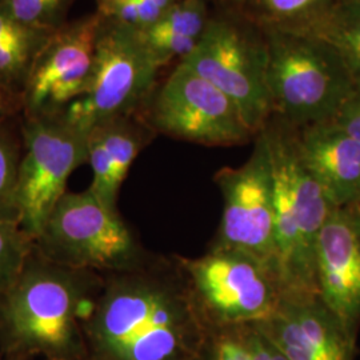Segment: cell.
Instances as JSON below:
<instances>
[{"mask_svg":"<svg viewBox=\"0 0 360 360\" xmlns=\"http://www.w3.org/2000/svg\"><path fill=\"white\" fill-rule=\"evenodd\" d=\"M210 19L206 0H178L155 26L141 32L200 39Z\"/></svg>","mask_w":360,"mask_h":360,"instance_id":"obj_22","label":"cell"},{"mask_svg":"<svg viewBox=\"0 0 360 360\" xmlns=\"http://www.w3.org/2000/svg\"><path fill=\"white\" fill-rule=\"evenodd\" d=\"M339 0H247L257 26L306 32L319 23Z\"/></svg>","mask_w":360,"mask_h":360,"instance_id":"obj_18","label":"cell"},{"mask_svg":"<svg viewBox=\"0 0 360 360\" xmlns=\"http://www.w3.org/2000/svg\"><path fill=\"white\" fill-rule=\"evenodd\" d=\"M22 116L20 98L0 87V123Z\"/></svg>","mask_w":360,"mask_h":360,"instance_id":"obj_27","label":"cell"},{"mask_svg":"<svg viewBox=\"0 0 360 360\" xmlns=\"http://www.w3.org/2000/svg\"><path fill=\"white\" fill-rule=\"evenodd\" d=\"M319 297L348 336L360 326V206L335 207L323 226L316 257Z\"/></svg>","mask_w":360,"mask_h":360,"instance_id":"obj_13","label":"cell"},{"mask_svg":"<svg viewBox=\"0 0 360 360\" xmlns=\"http://www.w3.org/2000/svg\"><path fill=\"white\" fill-rule=\"evenodd\" d=\"M232 1H235V3H239V4H245L247 0H232Z\"/></svg>","mask_w":360,"mask_h":360,"instance_id":"obj_29","label":"cell"},{"mask_svg":"<svg viewBox=\"0 0 360 360\" xmlns=\"http://www.w3.org/2000/svg\"><path fill=\"white\" fill-rule=\"evenodd\" d=\"M178 0H124L103 16L120 26L146 31L155 26Z\"/></svg>","mask_w":360,"mask_h":360,"instance_id":"obj_23","label":"cell"},{"mask_svg":"<svg viewBox=\"0 0 360 360\" xmlns=\"http://www.w3.org/2000/svg\"><path fill=\"white\" fill-rule=\"evenodd\" d=\"M124 0H98V13L102 16H107L111 13L116 6H119L120 3H123Z\"/></svg>","mask_w":360,"mask_h":360,"instance_id":"obj_28","label":"cell"},{"mask_svg":"<svg viewBox=\"0 0 360 360\" xmlns=\"http://www.w3.org/2000/svg\"><path fill=\"white\" fill-rule=\"evenodd\" d=\"M288 360H354L355 345L321 297L285 300L252 323Z\"/></svg>","mask_w":360,"mask_h":360,"instance_id":"obj_14","label":"cell"},{"mask_svg":"<svg viewBox=\"0 0 360 360\" xmlns=\"http://www.w3.org/2000/svg\"><path fill=\"white\" fill-rule=\"evenodd\" d=\"M262 131L269 146L274 179L276 272L283 299L319 297L318 243L335 207L300 159L296 127L275 116Z\"/></svg>","mask_w":360,"mask_h":360,"instance_id":"obj_3","label":"cell"},{"mask_svg":"<svg viewBox=\"0 0 360 360\" xmlns=\"http://www.w3.org/2000/svg\"><path fill=\"white\" fill-rule=\"evenodd\" d=\"M77 0H0V6L26 26L55 32L67 23Z\"/></svg>","mask_w":360,"mask_h":360,"instance_id":"obj_21","label":"cell"},{"mask_svg":"<svg viewBox=\"0 0 360 360\" xmlns=\"http://www.w3.org/2000/svg\"><path fill=\"white\" fill-rule=\"evenodd\" d=\"M178 259L210 328L264 321L283 300L275 271L245 251L210 247L202 257Z\"/></svg>","mask_w":360,"mask_h":360,"instance_id":"obj_7","label":"cell"},{"mask_svg":"<svg viewBox=\"0 0 360 360\" xmlns=\"http://www.w3.org/2000/svg\"><path fill=\"white\" fill-rule=\"evenodd\" d=\"M35 250L53 263L111 275L131 270L150 254L120 217L91 193H67L53 207Z\"/></svg>","mask_w":360,"mask_h":360,"instance_id":"obj_5","label":"cell"},{"mask_svg":"<svg viewBox=\"0 0 360 360\" xmlns=\"http://www.w3.org/2000/svg\"><path fill=\"white\" fill-rule=\"evenodd\" d=\"M274 115L294 127L333 120L356 84L334 49L309 32L263 28Z\"/></svg>","mask_w":360,"mask_h":360,"instance_id":"obj_4","label":"cell"},{"mask_svg":"<svg viewBox=\"0 0 360 360\" xmlns=\"http://www.w3.org/2000/svg\"><path fill=\"white\" fill-rule=\"evenodd\" d=\"M160 67L141 31L103 18L90 89L63 115L86 132L115 117L141 115Z\"/></svg>","mask_w":360,"mask_h":360,"instance_id":"obj_6","label":"cell"},{"mask_svg":"<svg viewBox=\"0 0 360 360\" xmlns=\"http://www.w3.org/2000/svg\"><path fill=\"white\" fill-rule=\"evenodd\" d=\"M0 360H11V359H4V358H0Z\"/></svg>","mask_w":360,"mask_h":360,"instance_id":"obj_30","label":"cell"},{"mask_svg":"<svg viewBox=\"0 0 360 360\" xmlns=\"http://www.w3.org/2000/svg\"><path fill=\"white\" fill-rule=\"evenodd\" d=\"M141 116L155 134L210 147L257 136L226 94L181 63L154 91Z\"/></svg>","mask_w":360,"mask_h":360,"instance_id":"obj_10","label":"cell"},{"mask_svg":"<svg viewBox=\"0 0 360 360\" xmlns=\"http://www.w3.org/2000/svg\"><path fill=\"white\" fill-rule=\"evenodd\" d=\"M199 360H252L245 343L243 324L210 328Z\"/></svg>","mask_w":360,"mask_h":360,"instance_id":"obj_24","label":"cell"},{"mask_svg":"<svg viewBox=\"0 0 360 360\" xmlns=\"http://www.w3.org/2000/svg\"><path fill=\"white\" fill-rule=\"evenodd\" d=\"M335 123L360 143V80L335 115Z\"/></svg>","mask_w":360,"mask_h":360,"instance_id":"obj_25","label":"cell"},{"mask_svg":"<svg viewBox=\"0 0 360 360\" xmlns=\"http://www.w3.org/2000/svg\"><path fill=\"white\" fill-rule=\"evenodd\" d=\"M34 250V238L19 221H0V297L16 282Z\"/></svg>","mask_w":360,"mask_h":360,"instance_id":"obj_20","label":"cell"},{"mask_svg":"<svg viewBox=\"0 0 360 360\" xmlns=\"http://www.w3.org/2000/svg\"><path fill=\"white\" fill-rule=\"evenodd\" d=\"M226 94L255 135L274 115L264 39L226 18H211L190 56L179 62Z\"/></svg>","mask_w":360,"mask_h":360,"instance_id":"obj_9","label":"cell"},{"mask_svg":"<svg viewBox=\"0 0 360 360\" xmlns=\"http://www.w3.org/2000/svg\"><path fill=\"white\" fill-rule=\"evenodd\" d=\"M103 16L91 13L56 30L39 51L20 95L22 116L62 115L90 89Z\"/></svg>","mask_w":360,"mask_h":360,"instance_id":"obj_12","label":"cell"},{"mask_svg":"<svg viewBox=\"0 0 360 360\" xmlns=\"http://www.w3.org/2000/svg\"><path fill=\"white\" fill-rule=\"evenodd\" d=\"M302 162L334 207L360 206V143L334 120L297 129Z\"/></svg>","mask_w":360,"mask_h":360,"instance_id":"obj_15","label":"cell"},{"mask_svg":"<svg viewBox=\"0 0 360 360\" xmlns=\"http://www.w3.org/2000/svg\"><path fill=\"white\" fill-rule=\"evenodd\" d=\"M210 326L179 259L104 276L84 324L87 360H199Z\"/></svg>","mask_w":360,"mask_h":360,"instance_id":"obj_1","label":"cell"},{"mask_svg":"<svg viewBox=\"0 0 360 360\" xmlns=\"http://www.w3.org/2000/svg\"><path fill=\"white\" fill-rule=\"evenodd\" d=\"M23 153L18 172L19 223L34 240L67 193L70 176L89 160V132L65 115L20 116Z\"/></svg>","mask_w":360,"mask_h":360,"instance_id":"obj_8","label":"cell"},{"mask_svg":"<svg viewBox=\"0 0 360 360\" xmlns=\"http://www.w3.org/2000/svg\"><path fill=\"white\" fill-rule=\"evenodd\" d=\"M328 43L360 80V0H339L309 31Z\"/></svg>","mask_w":360,"mask_h":360,"instance_id":"obj_17","label":"cell"},{"mask_svg":"<svg viewBox=\"0 0 360 360\" xmlns=\"http://www.w3.org/2000/svg\"><path fill=\"white\" fill-rule=\"evenodd\" d=\"M104 276L53 263L37 250L0 297V358L87 360L84 324Z\"/></svg>","mask_w":360,"mask_h":360,"instance_id":"obj_2","label":"cell"},{"mask_svg":"<svg viewBox=\"0 0 360 360\" xmlns=\"http://www.w3.org/2000/svg\"><path fill=\"white\" fill-rule=\"evenodd\" d=\"M243 334L252 360H288L254 324H243Z\"/></svg>","mask_w":360,"mask_h":360,"instance_id":"obj_26","label":"cell"},{"mask_svg":"<svg viewBox=\"0 0 360 360\" xmlns=\"http://www.w3.org/2000/svg\"><path fill=\"white\" fill-rule=\"evenodd\" d=\"M214 180L223 196V212L211 247L245 251L267 263L278 276L274 179L264 132L255 136L254 151L245 163L219 169Z\"/></svg>","mask_w":360,"mask_h":360,"instance_id":"obj_11","label":"cell"},{"mask_svg":"<svg viewBox=\"0 0 360 360\" xmlns=\"http://www.w3.org/2000/svg\"><path fill=\"white\" fill-rule=\"evenodd\" d=\"M53 32L26 26L0 6V87L22 95L39 51Z\"/></svg>","mask_w":360,"mask_h":360,"instance_id":"obj_16","label":"cell"},{"mask_svg":"<svg viewBox=\"0 0 360 360\" xmlns=\"http://www.w3.org/2000/svg\"><path fill=\"white\" fill-rule=\"evenodd\" d=\"M23 153L20 123H0V221H19L18 172Z\"/></svg>","mask_w":360,"mask_h":360,"instance_id":"obj_19","label":"cell"}]
</instances>
